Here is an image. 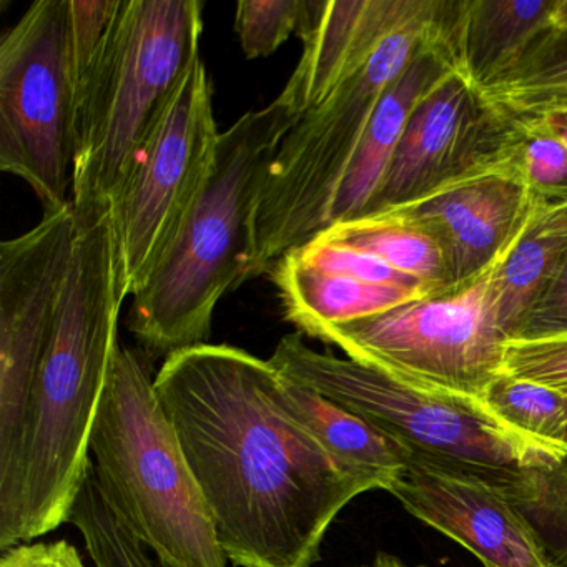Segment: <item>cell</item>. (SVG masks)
<instances>
[{
    "instance_id": "cell-1",
    "label": "cell",
    "mask_w": 567,
    "mask_h": 567,
    "mask_svg": "<svg viewBox=\"0 0 567 567\" xmlns=\"http://www.w3.org/2000/svg\"><path fill=\"white\" fill-rule=\"evenodd\" d=\"M155 391L235 566H313L338 514L373 491L291 416L270 360L197 344L165 358Z\"/></svg>"
},
{
    "instance_id": "cell-2",
    "label": "cell",
    "mask_w": 567,
    "mask_h": 567,
    "mask_svg": "<svg viewBox=\"0 0 567 567\" xmlns=\"http://www.w3.org/2000/svg\"><path fill=\"white\" fill-rule=\"evenodd\" d=\"M111 212L79 227L54 331L21 437L0 466V550L68 523L91 470V436L118 344L125 301Z\"/></svg>"
},
{
    "instance_id": "cell-3",
    "label": "cell",
    "mask_w": 567,
    "mask_h": 567,
    "mask_svg": "<svg viewBox=\"0 0 567 567\" xmlns=\"http://www.w3.org/2000/svg\"><path fill=\"white\" fill-rule=\"evenodd\" d=\"M300 117L275 99L221 132L197 200L128 313V328L152 353L207 343L215 308L247 281L261 188Z\"/></svg>"
},
{
    "instance_id": "cell-4",
    "label": "cell",
    "mask_w": 567,
    "mask_h": 567,
    "mask_svg": "<svg viewBox=\"0 0 567 567\" xmlns=\"http://www.w3.org/2000/svg\"><path fill=\"white\" fill-rule=\"evenodd\" d=\"M198 0H121L75 91L72 205L79 227L111 212L138 152L200 59Z\"/></svg>"
},
{
    "instance_id": "cell-5",
    "label": "cell",
    "mask_w": 567,
    "mask_h": 567,
    "mask_svg": "<svg viewBox=\"0 0 567 567\" xmlns=\"http://www.w3.org/2000/svg\"><path fill=\"white\" fill-rule=\"evenodd\" d=\"M444 0H417L360 68L285 135L265 178L255 215L247 280L267 274L281 257L323 231L341 182L384 92L427 42L443 32Z\"/></svg>"
},
{
    "instance_id": "cell-6",
    "label": "cell",
    "mask_w": 567,
    "mask_h": 567,
    "mask_svg": "<svg viewBox=\"0 0 567 567\" xmlns=\"http://www.w3.org/2000/svg\"><path fill=\"white\" fill-rule=\"evenodd\" d=\"M91 460L112 506L152 549L185 567H227L155 378L121 341L92 430Z\"/></svg>"
},
{
    "instance_id": "cell-7",
    "label": "cell",
    "mask_w": 567,
    "mask_h": 567,
    "mask_svg": "<svg viewBox=\"0 0 567 567\" xmlns=\"http://www.w3.org/2000/svg\"><path fill=\"white\" fill-rule=\"evenodd\" d=\"M275 370L373 424L410 454L476 470L550 467L567 456L563 444L527 436L501 421L480 398L414 386L350 358L320 353L303 334L281 338Z\"/></svg>"
},
{
    "instance_id": "cell-8",
    "label": "cell",
    "mask_w": 567,
    "mask_h": 567,
    "mask_svg": "<svg viewBox=\"0 0 567 567\" xmlns=\"http://www.w3.org/2000/svg\"><path fill=\"white\" fill-rule=\"evenodd\" d=\"M493 270L461 290L334 324L318 340L404 383L481 400L503 373L507 343L491 298Z\"/></svg>"
},
{
    "instance_id": "cell-9",
    "label": "cell",
    "mask_w": 567,
    "mask_h": 567,
    "mask_svg": "<svg viewBox=\"0 0 567 567\" xmlns=\"http://www.w3.org/2000/svg\"><path fill=\"white\" fill-rule=\"evenodd\" d=\"M69 0H38L0 42V168L34 190L44 214L71 204L75 89Z\"/></svg>"
},
{
    "instance_id": "cell-10",
    "label": "cell",
    "mask_w": 567,
    "mask_h": 567,
    "mask_svg": "<svg viewBox=\"0 0 567 567\" xmlns=\"http://www.w3.org/2000/svg\"><path fill=\"white\" fill-rule=\"evenodd\" d=\"M220 132L202 58L192 65L138 152L111 208L125 297L151 280L210 172Z\"/></svg>"
},
{
    "instance_id": "cell-11",
    "label": "cell",
    "mask_w": 567,
    "mask_h": 567,
    "mask_svg": "<svg viewBox=\"0 0 567 567\" xmlns=\"http://www.w3.org/2000/svg\"><path fill=\"white\" fill-rule=\"evenodd\" d=\"M74 205L0 245V466L11 460L78 241Z\"/></svg>"
},
{
    "instance_id": "cell-12",
    "label": "cell",
    "mask_w": 567,
    "mask_h": 567,
    "mask_svg": "<svg viewBox=\"0 0 567 567\" xmlns=\"http://www.w3.org/2000/svg\"><path fill=\"white\" fill-rule=\"evenodd\" d=\"M517 122L451 72L421 99L386 174L360 217L406 207L433 192L496 168L511 167Z\"/></svg>"
},
{
    "instance_id": "cell-13",
    "label": "cell",
    "mask_w": 567,
    "mask_h": 567,
    "mask_svg": "<svg viewBox=\"0 0 567 567\" xmlns=\"http://www.w3.org/2000/svg\"><path fill=\"white\" fill-rule=\"evenodd\" d=\"M388 493L484 567H553L523 514L477 477L408 453L406 466Z\"/></svg>"
},
{
    "instance_id": "cell-14",
    "label": "cell",
    "mask_w": 567,
    "mask_h": 567,
    "mask_svg": "<svg viewBox=\"0 0 567 567\" xmlns=\"http://www.w3.org/2000/svg\"><path fill=\"white\" fill-rule=\"evenodd\" d=\"M539 200L514 168L463 178L394 208L433 235L447 274V291L474 284L519 237Z\"/></svg>"
},
{
    "instance_id": "cell-15",
    "label": "cell",
    "mask_w": 567,
    "mask_h": 567,
    "mask_svg": "<svg viewBox=\"0 0 567 567\" xmlns=\"http://www.w3.org/2000/svg\"><path fill=\"white\" fill-rule=\"evenodd\" d=\"M417 0H308L303 52L278 101L303 115L363 65Z\"/></svg>"
},
{
    "instance_id": "cell-16",
    "label": "cell",
    "mask_w": 567,
    "mask_h": 567,
    "mask_svg": "<svg viewBox=\"0 0 567 567\" xmlns=\"http://www.w3.org/2000/svg\"><path fill=\"white\" fill-rule=\"evenodd\" d=\"M443 32L417 51L413 61L384 92L341 182L328 227L363 214L386 174L414 109L444 78L457 72Z\"/></svg>"
},
{
    "instance_id": "cell-17",
    "label": "cell",
    "mask_w": 567,
    "mask_h": 567,
    "mask_svg": "<svg viewBox=\"0 0 567 567\" xmlns=\"http://www.w3.org/2000/svg\"><path fill=\"white\" fill-rule=\"evenodd\" d=\"M556 0H456L450 48L457 72L477 91L489 87L550 28Z\"/></svg>"
},
{
    "instance_id": "cell-18",
    "label": "cell",
    "mask_w": 567,
    "mask_h": 567,
    "mask_svg": "<svg viewBox=\"0 0 567 567\" xmlns=\"http://www.w3.org/2000/svg\"><path fill=\"white\" fill-rule=\"evenodd\" d=\"M281 396L291 416L324 453L371 489L390 491L406 466L408 451L347 408L281 377Z\"/></svg>"
},
{
    "instance_id": "cell-19",
    "label": "cell",
    "mask_w": 567,
    "mask_h": 567,
    "mask_svg": "<svg viewBox=\"0 0 567 567\" xmlns=\"http://www.w3.org/2000/svg\"><path fill=\"white\" fill-rule=\"evenodd\" d=\"M567 258V202L537 204L519 237L501 255L491 277L494 315L513 340L530 305Z\"/></svg>"
},
{
    "instance_id": "cell-20",
    "label": "cell",
    "mask_w": 567,
    "mask_h": 567,
    "mask_svg": "<svg viewBox=\"0 0 567 567\" xmlns=\"http://www.w3.org/2000/svg\"><path fill=\"white\" fill-rule=\"evenodd\" d=\"M333 240L380 258L394 270L426 285L431 295L447 291V274L440 245L430 231L400 212L367 215L324 228Z\"/></svg>"
},
{
    "instance_id": "cell-21",
    "label": "cell",
    "mask_w": 567,
    "mask_h": 567,
    "mask_svg": "<svg viewBox=\"0 0 567 567\" xmlns=\"http://www.w3.org/2000/svg\"><path fill=\"white\" fill-rule=\"evenodd\" d=\"M484 99L517 121L567 111V32L550 25L520 61L484 89Z\"/></svg>"
},
{
    "instance_id": "cell-22",
    "label": "cell",
    "mask_w": 567,
    "mask_h": 567,
    "mask_svg": "<svg viewBox=\"0 0 567 567\" xmlns=\"http://www.w3.org/2000/svg\"><path fill=\"white\" fill-rule=\"evenodd\" d=\"M68 523L84 537L95 567H185L152 549L131 529L102 489L92 464Z\"/></svg>"
},
{
    "instance_id": "cell-23",
    "label": "cell",
    "mask_w": 567,
    "mask_h": 567,
    "mask_svg": "<svg viewBox=\"0 0 567 567\" xmlns=\"http://www.w3.org/2000/svg\"><path fill=\"white\" fill-rule=\"evenodd\" d=\"M481 401L501 421L527 436L560 444L567 427V393L501 373Z\"/></svg>"
},
{
    "instance_id": "cell-24",
    "label": "cell",
    "mask_w": 567,
    "mask_h": 567,
    "mask_svg": "<svg viewBox=\"0 0 567 567\" xmlns=\"http://www.w3.org/2000/svg\"><path fill=\"white\" fill-rule=\"evenodd\" d=\"M516 122L511 168L519 174L536 200L567 202V148L539 122Z\"/></svg>"
},
{
    "instance_id": "cell-25",
    "label": "cell",
    "mask_w": 567,
    "mask_h": 567,
    "mask_svg": "<svg viewBox=\"0 0 567 567\" xmlns=\"http://www.w3.org/2000/svg\"><path fill=\"white\" fill-rule=\"evenodd\" d=\"M308 0H240L235 31L247 59L268 58L297 32L307 18Z\"/></svg>"
},
{
    "instance_id": "cell-26",
    "label": "cell",
    "mask_w": 567,
    "mask_h": 567,
    "mask_svg": "<svg viewBox=\"0 0 567 567\" xmlns=\"http://www.w3.org/2000/svg\"><path fill=\"white\" fill-rule=\"evenodd\" d=\"M121 0H69L68 44L74 89L91 68Z\"/></svg>"
},
{
    "instance_id": "cell-27",
    "label": "cell",
    "mask_w": 567,
    "mask_h": 567,
    "mask_svg": "<svg viewBox=\"0 0 567 567\" xmlns=\"http://www.w3.org/2000/svg\"><path fill=\"white\" fill-rule=\"evenodd\" d=\"M503 371L567 393V334L540 341H507Z\"/></svg>"
},
{
    "instance_id": "cell-28",
    "label": "cell",
    "mask_w": 567,
    "mask_h": 567,
    "mask_svg": "<svg viewBox=\"0 0 567 567\" xmlns=\"http://www.w3.org/2000/svg\"><path fill=\"white\" fill-rule=\"evenodd\" d=\"M567 334V258L530 305L511 341H540Z\"/></svg>"
},
{
    "instance_id": "cell-29",
    "label": "cell",
    "mask_w": 567,
    "mask_h": 567,
    "mask_svg": "<svg viewBox=\"0 0 567 567\" xmlns=\"http://www.w3.org/2000/svg\"><path fill=\"white\" fill-rule=\"evenodd\" d=\"M0 567H85V564L74 544L55 540L19 544L2 550Z\"/></svg>"
},
{
    "instance_id": "cell-30",
    "label": "cell",
    "mask_w": 567,
    "mask_h": 567,
    "mask_svg": "<svg viewBox=\"0 0 567 567\" xmlns=\"http://www.w3.org/2000/svg\"><path fill=\"white\" fill-rule=\"evenodd\" d=\"M520 122H539L547 132H550L554 137L559 138L564 147L567 148V111L553 112V114L543 115V117L534 118V121Z\"/></svg>"
},
{
    "instance_id": "cell-31",
    "label": "cell",
    "mask_w": 567,
    "mask_h": 567,
    "mask_svg": "<svg viewBox=\"0 0 567 567\" xmlns=\"http://www.w3.org/2000/svg\"><path fill=\"white\" fill-rule=\"evenodd\" d=\"M550 25L557 31L567 32V0H556L553 16H550Z\"/></svg>"
},
{
    "instance_id": "cell-32",
    "label": "cell",
    "mask_w": 567,
    "mask_h": 567,
    "mask_svg": "<svg viewBox=\"0 0 567 567\" xmlns=\"http://www.w3.org/2000/svg\"><path fill=\"white\" fill-rule=\"evenodd\" d=\"M363 567H410L406 566V564L401 563L398 557L390 556V554H380V556L377 557V560H374L373 564H370V566H363Z\"/></svg>"
},
{
    "instance_id": "cell-33",
    "label": "cell",
    "mask_w": 567,
    "mask_h": 567,
    "mask_svg": "<svg viewBox=\"0 0 567 567\" xmlns=\"http://www.w3.org/2000/svg\"><path fill=\"white\" fill-rule=\"evenodd\" d=\"M560 444H563V446L567 447V427H566V431H564L563 440H560Z\"/></svg>"
}]
</instances>
